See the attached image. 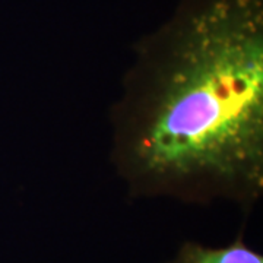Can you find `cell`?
I'll return each instance as SVG.
<instances>
[{
	"mask_svg": "<svg viewBox=\"0 0 263 263\" xmlns=\"http://www.w3.org/2000/svg\"><path fill=\"white\" fill-rule=\"evenodd\" d=\"M141 179L257 190L263 179V32L257 0H212L183 22L129 139Z\"/></svg>",
	"mask_w": 263,
	"mask_h": 263,
	"instance_id": "obj_1",
	"label": "cell"
},
{
	"mask_svg": "<svg viewBox=\"0 0 263 263\" xmlns=\"http://www.w3.org/2000/svg\"><path fill=\"white\" fill-rule=\"evenodd\" d=\"M167 263H263V257L241 241L226 247H205L187 243Z\"/></svg>",
	"mask_w": 263,
	"mask_h": 263,
	"instance_id": "obj_2",
	"label": "cell"
}]
</instances>
